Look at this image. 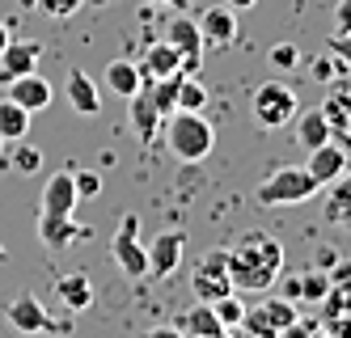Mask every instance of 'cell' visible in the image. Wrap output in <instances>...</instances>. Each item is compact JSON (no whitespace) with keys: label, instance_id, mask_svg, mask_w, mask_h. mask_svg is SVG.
Segmentation results:
<instances>
[{"label":"cell","instance_id":"obj_6","mask_svg":"<svg viewBox=\"0 0 351 338\" xmlns=\"http://www.w3.org/2000/svg\"><path fill=\"white\" fill-rule=\"evenodd\" d=\"M191 292L195 300H220V296H229L233 292V275H229V254L224 250H208L204 258L195 263L191 271Z\"/></svg>","mask_w":351,"mask_h":338},{"label":"cell","instance_id":"obj_11","mask_svg":"<svg viewBox=\"0 0 351 338\" xmlns=\"http://www.w3.org/2000/svg\"><path fill=\"white\" fill-rule=\"evenodd\" d=\"M5 97H13L21 110H47L56 101V89H51V81L47 76H38V72H26V76H13V81H5Z\"/></svg>","mask_w":351,"mask_h":338},{"label":"cell","instance_id":"obj_35","mask_svg":"<svg viewBox=\"0 0 351 338\" xmlns=\"http://www.w3.org/2000/svg\"><path fill=\"white\" fill-rule=\"evenodd\" d=\"M326 51L330 56H339L347 68H351V34H330V43H326Z\"/></svg>","mask_w":351,"mask_h":338},{"label":"cell","instance_id":"obj_33","mask_svg":"<svg viewBox=\"0 0 351 338\" xmlns=\"http://www.w3.org/2000/svg\"><path fill=\"white\" fill-rule=\"evenodd\" d=\"M85 0H34V9H43L47 17H72Z\"/></svg>","mask_w":351,"mask_h":338},{"label":"cell","instance_id":"obj_31","mask_svg":"<svg viewBox=\"0 0 351 338\" xmlns=\"http://www.w3.org/2000/svg\"><path fill=\"white\" fill-rule=\"evenodd\" d=\"M212 309H216V317H220V326L224 330H233V326H241V317H245V304L229 292V296H220V300H212Z\"/></svg>","mask_w":351,"mask_h":338},{"label":"cell","instance_id":"obj_30","mask_svg":"<svg viewBox=\"0 0 351 338\" xmlns=\"http://www.w3.org/2000/svg\"><path fill=\"white\" fill-rule=\"evenodd\" d=\"M208 106V89L199 85V76H182L178 81V110H204Z\"/></svg>","mask_w":351,"mask_h":338},{"label":"cell","instance_id":"obj_19","mask_svg":"<svg viewBox=\"0 0 351 338\" xmlns=\"http://www.w3.org/2000/svg\"><path fill=\"white\" fill-rule=\"evenodd\" d=\"M56 296L68 304V313H85V309L93 304V283L85 271H68L56 279Z\"/></svg>","mask_w":351,"mask_h":338},{"label":"cell","instance_id":"obj_22","mask_svg":"<svg viewBox=\"0 0 351 338\" xmlns=\"http://www.w3.org/2000/svg\"><path fill=\"white\" fill-rule=\"evenodd\" d=\"M322 114H326V123H330L335 136L351 140V85H335L330 97L322 101Z\"/></svg>","mask_w":351,"mask_h":338},{"label":"cell","instance_id":"obj_21","mask_svg":"<svg viewBox=\"0 0 351 338\" xmlns=\"http://www.w3.org/2000/svg\"><path fill=\"white\" fill-rule=\"evenodd\" d=\"M64 89H68V106L77 110V114H97V110H102V97H97V85L89 81V76H85L81 68H72V72H68Z\"/></svg>","mask_w":351,"mask_h":338},{"label":"cell","instance_id":"obj_15","mask_svg":"<svg viewBox=\"0 0 351 338\" xmlns=\"http://www.w3.org/2000/svg\"><path fill=\"white\" fill-rule=\"evenodd\" d=\"M38 60H43V47H38V43H17V38H13L5 51H0V85L13 81V76L34 72Z\"/></svg>","mask_w":351,"mask_h":338},{"label":"cell","instance_id":"obj_46","mask_svg":"<svg viewBox=\"0 0 351 338\" xmlns=\"http://www.w3.org/2000/svg\"><path fill=\"white\" fill-rule=\"evenodd\" d=\"M0 263H5V245H0Z\"/></svg>","mask_w":351,"mask_h":338},{"label":"cell","instance_id":"obj_18","mask_svg":"<svg viewBox=\"0 0 351 338\" xmlns=\"http://www.w3.org/2000/svg\"><path fill=\"white\" fill-rule=\"evenodd\" d=\"M128 114H132V127H136L140 140H153L161 132V119H165L157 110V101H153V93H148V89H140V93L128 97Z\"/></svg>","mask_w":351,"mask_h":338},{"label":"cell","instance_id":"obj_1","mask_svg":"<svg viewBox=\"0 0 351 338\" xmlns=\"http://www.w3.org/2000/svg\"><path fill=\"white\" fill-rule=\"evenodd\" d=\"M229 254V275H233V288L245 292H267L275 279L284 275V245L263 228H250L224 250Z\"/></svg>","mask_w":351,"mask_h":338},{"label":"cell","instance_id":"obj_5","mask_svg":"<svg viewBox=\"0 0 351 338\" xmlns=\"http://www.w3.org/2000/svg\"><path fill=\"white\" fill-rule=\"evenodd\" d=\"M110 258H114V267L128 279H144L148 275V250L140 241V216L136 212H128V216L119 220L114 241H110Z\"/></svg>","mask_w":351,"mask_h":338},{"label":"cell","instance_id":"obj_25","mask_svg":"<svg viewBox=\"0 0 351 338\" xmlns=\"http://www.w3.org/2000/svg\"><path fill=\"white\" fill-rule=\"evenodd\" d=\"M335 132H330V123H326V114L322 110H309V114H300L296 119V144L305 148V152H313L317 144H326Z\"/></svg>","mask_w":351,"mask_h":338},{"label":"cell","instance_id":"obj_48","mask_svg":"<svg viewBox=\"0 0 351 338\" xmlns=\"http://www.w3.org/2000/svg\"><path fill=\"white\" fill-rule=\"evenodd\" d=\"M0 152H5V140H0Z\"/></svg>","mask_w":351,"mask_h":338},{"label":"cell","instance_id":"obj_39","mask_svg":"<svg viewBox=\"0 0 351 338\" xmlns=\"http://www.w3.org/2000/svg\"><path fill=\"white\" fill-rule=\"evenodd\" d=\"M339 263V258H335V250H317V267L326 271V267H335Z\"/></svg>","mask_w":351,"mask_h":338},{"label":"cell","instance_id":"obj_2","mask_svg":"<svg viewBox=\"0 0 351 338\" xmlns=\"http://www.w3.org/2000/svg\"><path fill=\"white\" fill-rule=\"evenodd\" d=\"M165 144L182 165H199L216 148V132L199 110H173L169 127H165Z\"/></svg>","mask_w":351,"mask_h":338},{"label":"cell","instance_id":"obj_14","mask_svg":"<svg viewBox=\"0 0 351 338\" xmlns=\"http://www.w3.org/2000/svg\"><path fill=\"white\" fill-rule=\"evenodd\" d=\"M305 169L313 173L317 186H330V182H339V178H343V169H347V152H343L335 140H326V144H317V148L309 152Z\"/></svg>","mask_w":351,"mask_h":338},{"label":"cell","instance_id":"obj_41","mask_svg":"<svg viewBox=\"0 0 351 338\" xmlns=\"http://www.w3.org/2000/svg\"><path fill=\"white\" fill-rule=\"evenodd\" d=\"M224 5H229V9L237 13V9H254V5H258V0H224Z\"/></svg>","mask_w":351,"mask_h":338},{"label":"cell","instance_id":"obj_8","mask_svg":"<svg viewBox=\"0 0 351 338\" xmlns=\"http://www.w3.org/2000/svg\"><path fill=\"white\" fill-rule=\"evenodd\" d=\"M5 317H9V326L21 330V334H64V330H68V322H56L51 313H47V304H43L38 296H30V292H21L17 300H9Z\"/></svg>","mask_w":351,"mask_h":338},{"label":"cell","instance_id":"obj_24","mask_svg":"<svg viewBox=\"0 0 351 338\" xmlns=\"http://www.w3.org/2000/svg\"><path fill=\"white\" fill-rule=\"evenodd\" d=\"M30 132V110H21L13 97H0V140L13 144V140H26Z\"/></svg>","mask_w":351,"mask_h":338},{"label":"cell","instance_id":"obj_17","mask_svg":"<svg viewBox=\"0 0 351 338\" xmlns=\"http://www.w3.org/2000/svg\"><path fill=\"white\" fill-rule=\"evenodd\" d=\"M199 30H204V47H229L237 38V17L229 5H212L199 21Z\"/></svg>","mask_w":351,"mask_h":338},{"label":"cell","instance_id":"obj_26","mask_svg":"<svg viewBox=\"0 0 351 338\" xmlns=\"http://www.w3.org/2000/svg\"><path fill=\"white\" fill-rule=\"evenodd\" d=\"M106 85H110L119 97L140 93V64H132V60H110V64H106Z\"/></svg>","mask_w":351,"mask_h":338},{"label":"cell","instance_id":"obj_37","mask_svg":"<svg viewBox=\"0 0 351 338\" xmlns=\"http://www.w3.org/2000/svg\"><path fill=\"white\" fill-rule=\"evenodd\" d=\"M335 34H351V0L335 5Z\"/></svg>","mask_w":351,"mask_h":338},{"label":"cell","instance_id":"obj_28","mask_svg":"<svg viewBox=\"0 0 351 338\" xmlns=\"http://www.w3.org/2000/svg\"><path fill=\"white\" fill-rule=\"evenodd\" d=\"M178 81H182V72H173V76H161V81H153V85H144L148 93H153V101H157V110L169 119L173 110H178Z\"/></svg>","mask_w":351,"mask_h":338},{"label":"cell","instance_id":"obj_32","mask_svg":"<svg viewBox=\"0 0 351 338\" xmlns=\"http://www.w3.org/2000/svg\"><path fill=\"white\" fill-rule=\"evenodd\" d=\"M72 182H77V195L81 199L102 195V173H97V169H77V173H72Z\"/></svg>","mask_w":351,"mask_h":338},{"label":"cell","instance_id":"obj_9","mask_svg":"<svg viewBox=\"0 0 351 338\" xmlns=\"http://www.w3.org/2000/svg\"><path fill=\"white\" fill-rule=\"evenodd\" d=\"M292 322H296V300H263V304H250L241 317V326H250L258 338H275Z\"/></svg>","mask_w":351,"mask_h":338},{"label":"cell","instance_id":"obj_23","mask_svg":"<svg viewBox=\"0 0 351 338\" xmlns=\"http://www.w3.org/2000/svg\"><path fill=\"white\" fill-rule=\"evenodd\" d=\"M330 288H335V283H330V275H326L322 267H313L305 279H288V283H284L288 300H305V304H317V300H326V296H330Z\"/></svg>","mask_w":351,"mask_h":338},{"label":"cell","instance_id":"obj_3","mask_svg":"<svg viewBox=\"0 0 351 338\" xmlns=\"http://www.w3.org/2000/svg\"><path fill=\"white\" fill-rule=\"evenodd\" d=\"M322 186L313 182V173L305 169V165H280L263 186L254 191V199L263 203V207H296V203H305V199H313Z\"/></svg>","mask_w":351,"mask_h":338},{"label":"cell","instance_id":"obj_20","mask_svg":"<svg viewBox=\"0 0 351 338\" xmlns=\"http://www.w3.org/2000/svg\"><path fill=\"white\" fill-rule=\"evenodd\" d=\"M186 338H212V334H224V326H220V317H216V309L208 304V300H199V304H191L186 313L173 322Z\"/></svg>","mask_w":351,"mask_h":338},{"label":"cell","instance_id":"obj_12","mask_svg":"<svg viewBox=\"0 0 351 338\" xmlns=\"http://www.w3.org/2000/svg\"><path fill=\"white\" fill-rule=\"evenodd\" d=\"M81 203L77 182H72V169H60L47 178L43 186V216H72V207Z\"/></svg>","mask_w":351,"mask_h":338},{"label":"cell","instance_id":"obj_47","mask_svg":"<svg viewBox=\"0 0 351 338\" xmlns=\"http://www.w3.org/2000/svg\"><path fill=\"white\" fill-rule=\"evenodd\" d=\"M21 5H30V9H34V0H21Z\"/></svg>","mask_w":351,"mask_h":338},{"label":"cell","instance_id":"obj_4","mask_svg":"<svg viewBox=\"0 0 351 338\" xmlns=\"http://www.w3.org/2000/svg\"><path fill=\"white\" fill-rule=\"evenodd\" d=\"M296 89L288 81H263L254 89V97H250V110H254V123L263 127V132H280L284 123L296 119Z\"/></svg>","mask_w":351,"mask_h":338},{"label":"cell","instance_id":"obj_16","mask_svg":"<svg viewBox=\"0 0 351 338\" xmlns=\"http://www.w3.org/2000/svg\"><path fill=\"white\" fill-rule=\"evenodd\" d=\"M173 72H182L178 51H173L169 43H153V47L144 51V60H140V89L161 81V76H173Z\"/></svg>","mask_w":351,"mask_h":338},{"label":"cell","instance_id":"obj_43","mask_svg":"<svg viewBox=\"0 0 351 338\" xmlns=\"http://www.w3.org/2000/svg\"><path fill=\"white\" fill-rule=\"evenodd\" d=\"M339 182H347V186H351V169H343V178H339Z\"/></svg>","mask_w":351,"mask_h":338},{"label":"cell","instance_id":"obj_34","mask_svg":"<svg viewBox=\"0 0 351 338\" xmlns=\"http://www.w3.org/2000/svg\"><path fill=\"white\" fill-rule=\"evenodd\" d=\"M300 64V51L292 47V43H280V47H271V68H296Z\"/></svg>","mask_w":351,"mask_h":338},{"label":"cell","instance_id":"obj_45","mask_svg":"<svg viewBox=\"0 0 351 338\" xmlns=\"http://www.w3.org/2000/svg\"><path fill=\"white\" fill-rule=\"evenodd\" d=\"M89 5H106V0H89Z\"/></svg>","mask_w":351,"mask_h":338},{"label":"cell","instance_id":"obj_44","mask_svg":"<svg viewBox=\"0 0 351 338\" xmlns=\"http://www.w3.org/2000/svg\"><path fill=\"white\" fill-rule=\"evenodd\" d=\"M212 338H229V330H224V334H212Z\"/></svg>","mask_w":351,"mask_h":338},{"label":"cell","instance_id":"obj_10","mask_svg":"<svg viewBox=\"0 0 351 338\" xmlns=\"http://www.w3.org/2000/svg\"><path fill=\"white\" fill-rule=\"evenodd\" d=\"M182 245H186V232L182 228L157 232V237L144 245L148 250V271H153L157 279H169L173 271H178V263H182Z\"/></svg>","mask_w":351,"mask_h":338},{"label":"cell","instance_id":"obj_38","mask_svg":"<svg viewBox=\"0 0 351 338\" xmlns=\"http://www.w3.org/2000/svg\"><path fill=\"white\" fill-rule=\"evenodd\" d=\"M144 338H186V334H182L178 326H157V330H148Z\"/></svg>","mask_w":351,"mask_h":338},{"label":"cell","instance_id":"obj_36","mask_svg":"<svg viewBox=\"0 0 351 338\" xmlns=\"http://www.w3.org/2000/svg\"><path fill=\"white\" fill-rule=\"evenodd\" d=\"M339 64H343L339 56H330V60H313V64H309L313 81H335V68H339Z\"/></svg>","mask_w":351,"mask_h":338},{"label":"cell","instance_id":"obj_42","mask_svg":"<svg viewBox=\"0 0 351 338\" xmlns=\"http://www.w3.org/2000/svg\"><path fill=\"white\" fill-rule=\"evenodd\" d=\"M153 5H165V9H178V13H182V9L191 5V0H153Z\"/></svg>","mask_w":351,"mask_h":338},{"label":"cell","instance_id":"obj_27","mask_svg":"<svg viewBox=\"0 0 351 338\" xmlns=\"http://www.w3.org/2000/svg\"><path fill=\"white\" fill-rule=\"evenodd\" d=\"M326 220L351 228V186H347V182H330V195H326Z\"/></svg>","mask_w":351,"mask_h":338},{"label":"cell","instance_id":"obj_13","mask_svg":"<svg viewBox=\"0 0 351 338\" xmlns=\"http://www.w3.org/2000/svg\"><path fill=\"white\" fill-rule=\"evenodd\" d=\"M89 237V228L77 224L72 216H38V241L47 250H68V245H77Z\"/></svg>","mask_w":351,"mask_h":338},{"label":"cell","instance_id":"obj_40","mask_svg":"<svg viewBox=\"0 0 351 338\" xmlns=\"http://www.w3.org/2000/svg\"><path fill=\"white\" fill-rule=\"evenodd\" d=\"M13 43V30H9V21H0V51H5Z\"/></svg>","mask_w":351,"mask_h":338},{"label":"cell","instance_id":"obj_7","mask_svg":"<svg viewBox=\"0 0 351 338\" xmlns=\"http://www.w3.org/2000/svg\"><path fill=\"white\" fill-rule=\"evenodd\" d=\"M165 43L178 51L182 76H199V68H204V30H199V21L186 17V9L165 25Z\"/></svg>","mask_w":351,"mask_h":338},{"label":"cell","instance_id":"obj_29","mask_svg":"<svg viewBox=\"0 0 351 338\" xmlns=\"http://www.w3.org/2000/svg\"><path fill=\"white\" fill-rule=\"evenodd\" d=\"M9 165L17 169V173H38L43 169V152L34 148V144H26V140H13V152H9Z\"/></svg>","mask_w":351,"mask_h":338}]
</instances>
